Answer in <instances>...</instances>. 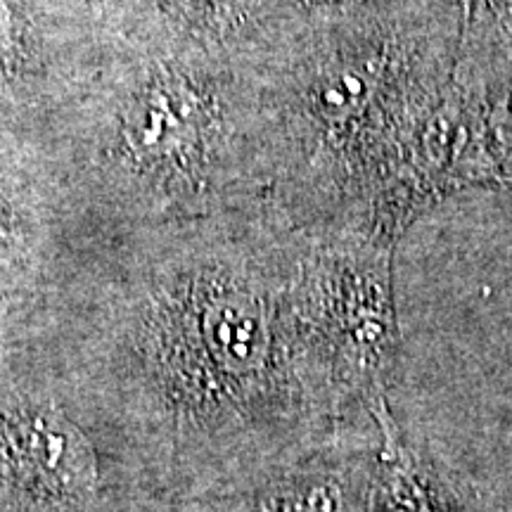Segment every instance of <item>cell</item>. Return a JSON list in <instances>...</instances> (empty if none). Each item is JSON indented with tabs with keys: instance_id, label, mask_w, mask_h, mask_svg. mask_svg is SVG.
Instances as JSON below:
<instances>
[{
	"instance_id": "7a4b0ae2",
	"label": "cell",
	"mask_w": 512,
	"mask_h": 512,
	"mask_svg": "<svg viewBox=\"0 0 512 512\" xmlns=\"http://www.w3.org/2000/svg\"><path fill=\"white\" fill-rule=\"evenodd\" d=\"M368 411L380 430L373 512H448L430 475L420 470L418 460L408 451L387 401L370 403Z\"/></svg>"
},
{
	"instance_id": "3957f363",
	"label": "cell",
	"mask_w": 512,
	"mask_h": 512,
	"mask_svg": "<svg viewBox=\"0 0 512 512\" xmlns=\"http://www.w3.org/2000/svg\"><path fill=\"white\" fill-rule=\"evenodd\" d=\"M489 114H486V143H489L491 157L501 178H512V76L496 86V93L491 95Z\"/></svg>"
},
{
	"instance_id": "277c9868",
	"label": "cell",
	"mask_w": 512,
	"mask_h": 512,
	"mask_svg": "<svg viewBox=\"0 0 512 512\" xmlns=\"http://www.w3.org/2000/svg\"><path fill=\"white\" fill-rule=\"evenodd\" d=\"M0 29H3V22H0ZM3 43H5V36L0 34V53H3Z\"/></svg>"
},
{
	"instance_id": "6da1fadb",
	"label": "cell",
	"mask_w": 512,
	"mask_h": 512,
	"mask_svg": "<svg viewBox=\"0 0 512 512\" xmlns=\"http://www.w3.org/2000/svg\"><path fill=\"white\" fill-rule=\"evenodd\" d=\"M377 460L335 441L240 489L176 512H373Z\"/></svg>"
}]
</instances>
